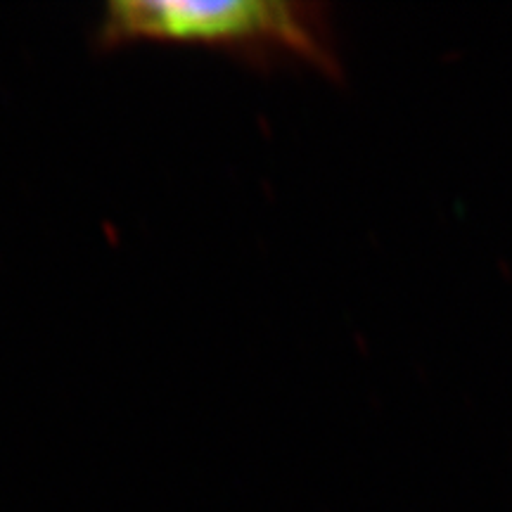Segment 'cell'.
<instances>
[{"mask_svg": "<svg viewBox=\"0 0 512 512\" xmlns=\"http://www.w3.org/2000/svg\"><path fill=\"white\" fill-rule=\"evenodd\" d=\"M95 41L100 48L133 41L200 43L259 67L292 57L325 74L339 72L323 8L311 3L121 0L102 12Z\"/></svg>", "mask_w": 512, "mask_h": 512, "instance_id": "6da1fadb", "label": "cell"}]
</instances>
